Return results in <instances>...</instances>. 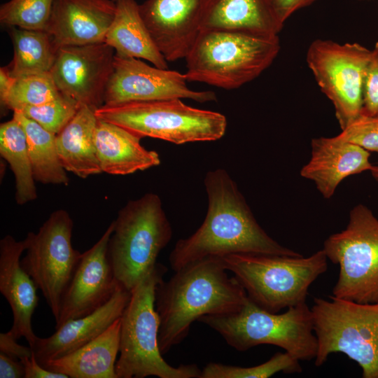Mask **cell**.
I'll list each match as a JSON object with an SVG mask.
<instances>
[{
	"mask_svg": "<svg viewBox=\"0 0 378 378\" xmlns=\"http://www.w3.org/2000/svg\"><path fill=\"white\" fill-rule=\"evenodd\" d=\"M113 1H116L117 0H113Z\"/></svg>",
	"mask_w": 378,
	"mask_h": 378,
	"instance_id": "42",
	"label": "cell"
},
{
	"mask_svg": "<svg viewBox=\"0 0 378 378\" xmlns=\"http://www.w3.org/2000/svg\"><path fill=\"white\" fill-rule=\"evenodd\" d=\"M336 136L369 152L378 153V115L360 113Z\"/></svg>",
	"mask_w": 378,
	"mask_h": 378,
	"instance_id": "33",
	"label": "cell"
},
{
	"mask_svg": "<svg viewBox=\"0 0 378 378\" xmlns=\"http://www.w3.org/2000/svg\"><path fill=\"white\" fill-rule=\"evenodd\" d=\"M360 113L378 115V41L371 50L365 71Z\"/></svg>",
	"mask_w": 378,
	"mask_h": 378,
	"instance_id": "34",
	"label": "cell"
},
{
	"mask_svg": "<svg viewBox=\"0 0 378 378\" xmlns=\"http://www.w3.org/2000/svg\"><path fill=\"white\" fill-rule=\"evenodd\" d=\"M80 107L75 101L62 94L52 101L38 106H26L18 111L56 135L73 118Z\"/></svg>",
	"mask_w": 378,
	"mask_h": 378,
	"instance_id": "32",
	"label": "cell"
},
{
	"mask_svg": "<svg viewBox=\"0 0 378 378\" xmlns=\"http://www.w3.org/2000/svg\"><path fill=\"white\" fill-rule=\"evenodd\" d=\"M113 230V222L100 239L82 253L63 296L55 328L69 320L91 314L107 302L120 286L107 253Z\"/></svg>",
	"mask_w": 378,
	"mask_h": 378,
	"instance_id": "15",
	"label": "cell"
},
{
	"mask_svg": "<svg viewBox=\"0 0 378 378\" xmlns=\"http://www.w3.org/2000/svg\"><path fill=\"white\" fill-rule=\"evenodd\" d=\"M167 268L160 263L131 290L120 318V357L115 363L118 378H200L196 364L173 367L162 357L158 345L160 320L155 298Z\"/></svg>",
	"mask_w": 378,
	"mask_h": 378,
	"instance_id": "3",
	"label": "cell"
},
{
	"mask_svg": "<svg viewBox=\"0 0 378 378\" xmlns=\"http://www.w3.org/2000/svg\"><path fill=\"white\" fill-rule=\"evenodd\" d=\"M130 297L131 291L120 285L111 299L91 314L64 322L48 337H38L31 347L36 360L42 365L97 337L121 317Z\"/></svg>",
	"mask_w": 378,
	"mask_h": 378,
	"instance_id": "19",
	"label": "cell"
},
{
	"mask_svg": "<svg viewBox=\"0 0 378 378\" xmlns=\"http://www.w3.org/2000/svg\"><path fill=\"white\" fill-rule=\"evenodd\" d=\"M24 377V370L21 361L15 360L0 352V378H22Z\"/></svg>",
	"mask_w": 378,
	"mask_h": 378,
	"instance_id": "38",
	"label": "cell"
},
{
	"mask_svg": "<svg viewBox=\"0 0 378 378\" xmlns=\"http://www.w3.org/2000/svg\"><path fill=\"white\" fill-rule=\"evenodd\" d=\"M204 183L208 196L207 213L192 234L176 241L169 258L174 272L211 256L233 253L301 255L279 244L260 227L225 169L209 171Z\"/></svg>",
	"mask_w": 378,
	"mask_h": 378,
	"instance_id": "1",
	"label": "cell"
},
{
	"mask_svg": "<svg viewBox=\"0 0 378 378\" xmlns=\"http://www.w3.org/2000/svg\"><path fill=\"white\" fill-rule=\"evenodd\" d=\"M13 77L8 66H1L0 68V101L1 104L4 102L7 97L15 81Z\"/></svg>",
	"mask_w": 378,
	"mask_h": 378,
	"instance_id": "39",
	"label": "cell"
},
{
	"mask_svg": "<svg viewBox=\"0 0 378 378\" xmlns=\"http://www.w3.org/2000/svg\"><path fill=\"white\" fill-rule=\"evenodd\" d=\"M186 81L185 75L176 71L150 66L141 59L121 58L115 55L104 104L171 99H190L200 103L216 101L214 92L192 90Z\"/></svg>",
	"mask_w": 378,
	"mask_h": 378,
	"instance_id": "13",
	"label": "cell"
},
{
	"mask_svg": "<svg viewBox=\"0 0 378 378\" xmlns=\"http://www.w3.org/2000/svg\"><path fill=\"white\" fill-rule=\"evenodd\" d=\"M113 20L105 43L121 58L144 59L160 69H168L167 61L155 45L140 15L135 0H117Z\"/></svg>",
	"mask_w": 378,
	"mask_h": 378,
	"instance_id": "24",
	"label": "cell"
},
{
	"mask_svg": "<svg viewBox=\"0 0 378 378\" xmlns=\"http://www.w3.org/2000/svg\"><path fill=\"white\" fill-rule=\"evenodd\" d=\"M204 0H144L140 15L167 62L185 59L199 34Z\"/></svg>",
	"mask_w": 378,
	"mask_h": 378,
	"instance_id": "16",
	"label": "cell"
},
{
	"mask_svg": "<svg viewBox=\"0 0 378 378\" xmlns=\"http://www.w3.org/2000/svg\"><path fill=\"white\" fill-rule=\"evenodd\" d=\"M73 226L66 211L52 212L38 232L27 234L26 255L20 260L22 268L41 290L55 321L82 255L72 246Z\"/></svg>",
	"mask_w": 378,
	"mask_h": 378,
	"instance_id": "11",
	"label": "cell"
},
{
	"mask_svg": "<svg viewBox=\"0 0 378 378\" xmlns=\"http://www.w3.org/2000/svg\"><path fill=\"white\" fill-rule=\"evenodd\" d=\"M20 361L24 366V378H68L65 374L51 371L41 365L36 360L34 351L30 356L24 357Z\"/></svg>",
	"mask_w": 378,
	"mask_h": 378,
	"instance_id": "36",
	"label": "cell"
},
{
	"mask_svg": "<svg viewBox=\"0 0 378 378\" xmlns=\"http://www.w3.org/2000/svg\"><path fill=\"white\" fill-rule=\"evenodd\" d=\"M115 10L113 0H55L46 31L57 48L104 43Z\"/></svg>",
	"mask_w": 378,
	"mask_h": 378,
	"instance_id": "17",
	"label": "cell"
},
{
	"mask_svg": "<svg viewBox=\"0 0 378 378\" xmlns=\"http://www.w3.org/2000/svg\"><path fill=\"white\" fill-rule=\"evenodd\" d=\"M370 52L358 43L321 38L308 47L307 66L321 92L332 102L341 130L361 112L363 79Z\"/></svg>",
	"mask_w": 378,
	"mask_h": 378,
	"instance_id": "12",
	"label": "cell"
},
{
	"mask_svg": "<svg viewBox=\"0 0 378 378\" xmlns=\"http://www.w3.org/2000/svg\"><path fill=\"white\" fill-rule=\"evenodd\" d=\"M141 137L97 118L94 141L102 172L127 175L160 164L159 154L141 144Z\"/></svg>",
	"mask_w": 378,
	"mask_h": 378,
	"instance_id": "22",
	"label": "cell"
},
{
	"mask_svg": "<svg viewBox=\"0 0 378 378\" xmlns=\"http://www.w3.org/2000/svg\"><path fill=\"white\" fill-rule=\"evenodd\" d=\"M13 118L25 132L35 181L43 184L67 186L69 179L58 156L56 135L18 111H13Z\"/></svg>",
	"mask_w": 378,
	"mask_h": 378,
	"instance_id": "26",
	"label": "cell"
},
{
	"mask_svg": "<svg viewBox=\"0 0 378 378\" xmlns=\"http://www.w3.org/2000/svg\"><path fill=\"white\" fill-rule=\"evenodd\" d=\"M17 339L8 331L0 334V352L8 356L20 360L22 358L30 356L32 349L29 346H24L17 342Z\"/></svg>",
	"mask_w": 378,
	"mask_h": 378,
	"instance_id": "35",
	"label": "cell"
},
{
	"mask_svg": "<svg viewBox=\"0 0 378 378\" xmlns=\"http://www.w3.org/2000/svg\"><path fill=\"white\" fill-rule=\"evenodd\" d=\"M284 27L272 0H204L202 30L278 36Z\"/></svg>",
	"mask_w": 378,
	"mask_h": 378,
	"instance_id": "21",
	"label": "cell"
},
{
	"mask_svg": "<svg viewBox=\"0 0 378 378\" xmlns=\"http://www.w3.org/2000/svg\"><path fill=\"white\" fill-rule=\"evenodd\" d=\"M26 248L25 239L17 241L10 234L0 240V292L13 313L10 332L17 340L24 337L31 348L38 337L31 325L38 297L34 281L20 265V257Z\"/></svg>",
	"mask_w": 378,
	"mask_h": 378,
	"instance_id": "18",
	"label": "cell"
},
{
	"mask_svg": "<svg viewBox=\"0 0 378 378\" xmlns=\"http://www.w3.org/2000/svg\"><path fill=\"white\" fill-rule=\"evenodd\" d=\"M220 258L248 298L272 313L306 302L310 286L328 269L323 249L308 257L233 253Z\"/></svg>",
	"mask_w": 378,
	"mask_h": 378,
	"instance_id": "6",
	"label": "cell"
},
{
	"mask_svg": "<svg viewBox=\"0 0 378 378\" xmlns=\"http://www.w3.org/2000/svg\"><path fill=\"white\" fill-rule=\"evenodd\" d=\"M312 312L318 349L314 364L333 353L357 363L363 378H378V302L358 303L330 296L314 298Z\"/></svg>",
	"mask_w": 378,
	"mask_h": 378,
	"instance_id": "9",
	"label": "cell"
},
{
	"mask_svg": "<svg viewBox=\"0 0 378 378\" xmlns=\"http://www.w3.org/2000/svg\"><path fill=\"white\" fill-rule=\"evenodd\" d=\"M114 57L113 48L105 42L62 46L50 74L61 94L80 106L97 109L104 104Z\"/></svg>",
	"mask_w": 378,
	"mask_h": 378,
	"instance_id": "14",
	"label": "cell"
},
{
	"mask_svg": "<svg viewBox=\"0 0 378 378\" xmlns=\"http://www.w3.org/2000/svg\"><path fill=\"white\" fill-rule=\"evenodd\" d=\"M13 57L8 68L15 77L48 73L58 48L46 30H31L10 27Z\"/></svg>",
	"mask_w": 378,
	"mask_h": 378,
	"instance_id": "27",
	"label": "cell"
},
{
	"mask_svg": "<svg viewBox=\"0 0 378 378\" xmlns=\"http://www.w3.org/2000/svg\"><path fill=\"white\" fill-rule=\"evenodd\" d=\"M61 94L50 72L28 74L15 78L7 97L1 104L14 111L46 104Z\"/></svg>",
	"mask_w": 378,
	"mask_h": 378,
	"instance_id": "29",
	"label": "cell"
},
{
	"mask_svg": "<svg viewBox=\"0 0 378 378\" xmlns=\"http://www.w3.org/2000/svg\"><path fill=\"white\" fill-rule=\"evenodd\" d=\"M280 49L279 36L202 30L185 58L184 75L187 81L225 90L239 88L267 69Z\"/></svg>",
	"mask_w": 378,
	"mask_h": 378,
	"instance_id": "4",
	"label": "cell"
},
{
	"mask_svg": "<svg viewBox=\"0 0 378 378\" xmlns=\"http://www.w3.org/2000/svg\"><path fill=\"white\" fill-rule=\"evenodd\" d=\"M323 249L340 269L334 297L378 302V219L368 206H354L346 228L330 235Z\"/></svg>",
	"mask_w": 378,
	"mask_h": 378,
	"instance_id": "10",
	"label": "cell"
},
{
	"mask_svg": "<svg viewBox=\"0 0 378 378\" xmlns=\"http://www.w3.org/2000/svg\"><path fill=\"white\" fill-rule=\"evenodd\" d=\"M94 111L90 106H80L55 138L62 165L82 178L102 172L94 141L97 122Z\"/></svg>",
	"mask_w": 378,
	"mask_h": 378,
	"instance_id": "25",
	"label": "cell"
},
{
	"mask_svg": "<svg viewBox=\"0 0 378 378\" xmlns=\"http://www.w3.org/2000/svg\"><path fill=\"white\" fill-rule=\"evenodd\" d=\"M0 154L14 174L16 202L23 205L35 200L37 191L27 136L21 124L14 118L0 125Z\"/></svg>",
	"mask_w": 378,
	"mask_h": 378,
	"instance_id": "28",
	"label": "cell"
},
{
	"mask_svg": "<svg viewBox=\"0 0 378 378\" xmlns=\"http://www.w3.org/2000/svg\"><path fill=\"white\" fill-rule=\"evenodd\" d=\"M378 31V30H377Z\"/></svg>",
	"mask_w": 378,
	"mask_h": 378,
	"instance_id": "43",
	"label": "cell"
},
{
	"mask_svg": "<svg viewBox=\"0 0 378 378\" xmlns=\"http://www.w3.org/2000/svg\"><path fill=\"white\" fill-rule=\"evenodd\" d=\"M280 22L284 24L295 11L312 4L316 0H272Z\"/></svg>",
	"mask_w": 378,
	"mask_h": 378,
	"instance_id": "37",
	"label": "cell"
},
{
	"mask_svg": "<svg viewBox=\"0 0 378 378\" xmlns=\"http://www.w3.org/2000/svg\"><path fill=\"white\" fill-rule=\"evenodd\" d=\"M312 154L300 175L314 182L323 197L330 198L346 177L370 171V153L363 148L334 137L312 139Z\"/></svg>",
	"mask_w": 378,
	"mask_h": 378,
	"instance_id": "20",
	"label": "cell"
},
{
	"mask_svg": "<svg viewBox=\"0 0 378 378\" xmlns=\"http://www.w3.org/2000/svg\"><path fill=\"white\" fill-rule=\"evenodd\" d=\"M120 317L90 342L41 365L71 378H118L115 366L120 351Z\"/></svg>",
	"mask_w": 378,
	"mask_h": 378,
	"instance_id": "23",
	"label": "cell"
},
{
	"mask_svg": "<svg viewBox=\"0 0 378 378\" xmlns=\"http://www.w3.org/2000/svg\"><path fill=\"white\" fill-rule=\"evenodd\" d=\"M372 177L376 181L378 182V164L373 165L372 169L370 170Z\"/></svg>",
	"mask_w": 378,
	"mask_h": 378,
	"instance_id": "40",
	"label": "cell"
},
{
	"mask_svg": "<svg viewBox=\"0 0 378 378\" xmlns=\"http://www.w3.org/2000/svg\"><path fill=\"white\" fill-rule=\"evenodd\" d=\"M226 271L220 257H207L181 267L158 285L155 308L162 355L181 342L202 316L235 312L246 302L245 289Z\"/></svg>",
	"mask_w": 378,
	"mask_h": 378,
	"instance_id": "2",
	"label": "cell"
},
{
	"mask_svg": "<svg viewBox=\"0 0 378 378\" xmlns=\"http://www.w3.org/2000/svg\"><path fill=\"white\" fill-rule=\"evenodd\" d=\"M108 243V258L118 284L131 291L156 265L172 237L160 197L149 192L118 211Z\"/></svg>",
	"mask_w": 378,
	"mask_h": 378,
	"instance_id": "7",
	"label": "cell"
},
{
	"mask_svg": "<svg viewBox=\"0 0 378 378\" xmlns=\"http://www.w3.org/2000/svg\"><path fill=\"white\" fill-rule=\"evenodd\" d=\"M359 1H370V0H359Z\"/></svg>",
	"mask_w": 378,
	"mask_h": 378,
	"instance_id": "41",
	"label": "cell"
},
{
	"mask_svg": "<svg viewBox=\"0 0 378 378\" xmlns=\"http://www.w3.org/2000/svg\"><path fill=\"white\" fill-rule=\"evenodd\" d=\"M198 321L218 332L227 344L239 351L272 344L300 361L315 359L317 354L312 312L306 302L278 314L261 308L248 298L235 312L203 316Z\"/></svg>",
	"mask_w": 378,
	"mask_h": 378,
	"instance_id": "5",
	"label": "cell"
},
{
	"mask_svg": "<svg viewBox=\"0 0 378 378\" xmlns=\"http://www.w3.org/2000/svg\"><path fill=\"white\" fill-rule=\"evenodd\" d=\"M55 0H9L0 7V22L8 27L46 30Z\"/></svg>",
	"mask_w": 378,
	"mask_h": 378,
	"instance_id": "31",
	"label": "cell"
},
{
	"mask_svg": "<svg viewBox=\"0 0 378 378\" xmlns=\"http://www.w3.org/2000/svg\"><path fill=\"white\" fill-rule=\"evenodd\" d=\"M181 99L104 104L94 112L98 119L141 138L148 136L178 145L216 141L224 136L227 128L224 115L191 107Z\"/></svg>",
	"mask_w": 378,
	"mask_h": 378,
	"instance_id": "8",
	"label": "cell"
},
{
	"mask_svg": "<svg viewBox=\"0 0 378 378\" xmlns=\"http://www.w3.org/2000/svg\"><path fill=\"white\" fill-rule=\"evenodd\" d=\"M300 360L288 352H277L267 361L252 367H239L209 363L201 371L200 378H268L277 372L300 373Z\"/></svg>",
	"mask_w": 378,
	"mask_h": 378,
	"instance_id": "30",
	"label": "cell"
}]
</instances>
